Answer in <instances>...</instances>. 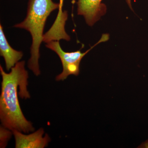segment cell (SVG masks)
I'll return each instance as SVG.
<instances>
[{"mask_svg":"<svg viewBox=\"0 0 148 148\" xmlns=\"http://www.w3.org/2000/svg\"><path fill=\"white\" fill-rule=\"evenodd\" d=\"M25 62H17L9 73L0 66L2 76L0 96V119L4 127L12 131L24 133L34 131L32 123L25 117L20 108L18 95L22 98H30L27 90L29 74L25 68Z\"/></svg>","mask_w":148,"mask_h":148,"instance_id":"obj_1","label":"cell"},{"mask_svg":"<svg viewBox=\"0 0 148 148\" xmlns=\"http://www.w3.org/2000/svg\"><path fill=\"white\" fill-rule=\"evenodd\" d=\"M59 3L52 0H29L27 15L24 20L14 27L25 29L32 36L31 58L28 67L38 76L40 74L39 59L40 48L43 39V32L47 19L50 14L58 8Z\"/></svg>","mask_w":148,"mask_h":148,"instance_id":"obj_2","label":"cell"},{"mask_svg":"<svg viewBox=\"0 0 148 148\" xmlns=\"http://www.w3.org/2000/svg\"><path fill=\"white\" fill-rule=\"evenodd\" d=\"M109 38L108 34H103L98 43L84 53H82L80 50L73 52H66L61 48L59 41H52L47 43L46 47L58 55L63 66V71L56 76V80L64 81L70 75L77 76L79 74L80 64L82 58L95 46L100 43L106 41Z\"/></svg>","mask_w":148,"mask_h":148,"instance_id":"obj_3","label":"cell"},{"mask_svg":"<svg viewBox=\"0 0 148 148\" xmlns=\"http://www.w3.org/2000/svg\"><path fill=\"white\" fill-rule=\"evenodd\" d=\"M102 0H77V14L82 15L88 25L92 26L106 11Z\"/></svg>","mask_w":148,"mask_h":148,"instance_id":"obj_4","label":"cell"},{"mask_svg":"<svg viewBox=\"0 0 148 148\" xmlns=\"http://www.w3.org/2000/svg\"><path fill=\"white\" fill-rule=\"evenodd\" d=\"M12 131L15 138L16 148H43L50 141L47 134L43 137L44 131L42 128L28 135H24L15 130Z\"/></svg>","mask_w":148,"mask_h":148,"instance_id":"obj_5","label":"cell"},{"mask_svg":"<svg viewBox=\"0 0 148 148\" xmlns=\"http://www.w3.org/2000/svg\"><path fill=\"white\" fill-rule=\"evenodd\" d=\"M0 55L3 57L8 71L13 68L23 57L22 51L13 49L6 38L1 24H0Z\"/></svg>","mask_w":148,"mask_h":148,"instance_id":"obj_6","label":"cell"},{"mask_svg":"<svg viewBox=\"0 0 148 148\" xmlns=\"http://www.w3.org/2000/svg\"><path fill=\"white\" fill-rule=\"evenodd\" d=\"M12 133L9 129L4 126L0 128V147L1 148H5L9 140L10 139Z\"/></svg>","mask_w":148,"mask_h":148,"instance_id":"obj_7","label":"cell"},{"mask_svg":"<svg viewBox=\"0 0 148 148\" xmlns=\"http://www.w3.org/2000/svg\"><path fill=\"white\" fill-rule=\"evenodd\" d=\"M64 3V0H59V2L58 3H59V7H58V11L57 16L58 17H61V18L64 17L66 14V12L65 11H64L63 10Z\"/></svg>","mask_w":148,"mask_h":148,"instance_id":"obj_8","label":"cell"},{"mask_svg":"<svg viewBox=\"0 0 148 148\" xmlns=\"http://www.w3.org/2000/svg\"><path fill=\"white\" fill-rule=\"evenodd\" d=\"M138 148H148V139L146 140L145 142L142 143Z\"/></svg>","mask_w":148,"mask_h":148,"instance_id":"obj_9","label":"cell"},{"mask_svg":"<svg viewBox=\"0 0 148 148\" xmlns=\"http://www.w3.org/2000/svg\"><path fill=\"white\" fill-rule=\"evenodd\" d=\"M127 5L129 6L130 8L132 9V5H131V0H126Z\"/></svg>","mask_w":148,"mask_h":148,"instance_id":"obj_10","label":"cell"}]
</instances>
